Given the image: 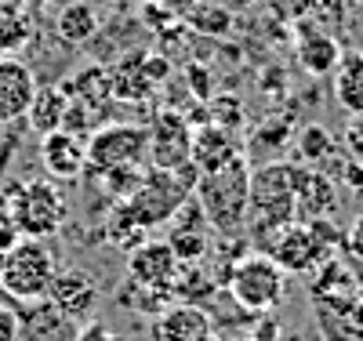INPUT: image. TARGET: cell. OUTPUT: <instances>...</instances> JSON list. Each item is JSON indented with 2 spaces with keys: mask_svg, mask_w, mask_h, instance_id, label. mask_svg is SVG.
I'll use <instances>...</instances> for the list:
<instances>
[{
  "mask_svg": "<svg viewBox=\"0 0 363 341\" xmlns=\"http://www.w3.org/2000/svg\"><path fill=\"white\" fill-rule=\"evenodd\" d=\"M18 240H22V233H18V225H15V218H11V211L0 207V251L8 255Z\"/></svg>",
  "mask_w": 363,
  "mask_h": 341,
  "instance_id": "83f0119b",
  "label": "cell"
},
{
  "mask_svg": "<svg viewBox=\"0 0 363 341\" xmlns=\"http://www.w3.org/2000/svg\"><path fill=\"white\" fill-rule=\"evenodd\" d=\"M4 207L11 211L18 233L29 236V240H48V236H55L58 229H62L66 214H69L66 193L58 189L51 178H33V181L11 185Z\"/></svg>",
  "mask_w": 363,
  "mask_h": 341,
  "instance_id": "5b68a950",
  "label": "cell"
},
{
  "mask_svg": "<svg viewBox=\"0 0 363 341\" xmlns=\"http://www.w3.org/2000/svg\"><path fill=\"white\" fill-rule=\"evenodd\" d=\"M345 247L356 255V258H363V218H356L352 222V229L345 233Z\"/></svg>",
  "mask_w": 363,
  "mask_h": 341,
  "instance_id": "f546056e",
  "label": "cell"
},
{
  "mask_svg": "<svg viewBox=\"0 0 363 341\" xmlns=\"http://www.w3.org/2000/svg\"><path fill=\"white\" fill-rule=\"evenodd\" d=\"M55 255L44 240H29L22 236L8 258H4V272H0V291L15 301H40L55 280Z\"/></svg>",
  "mask_w": 363,
  "mask_h": 341,
  "instance_id": "8992f818",
  "label": "cell"
},
{
  "mask_svg": "<svg viewBox=\"0 0 363 341\" xmlns=\"http://www.w3.org/2000/svg\"><path fill=\"white\" fill-rule=\"evenodd\" d=\"M145 131H149V167L178 171L189 164L193 128L178 109H160L153 116V128H145Z\"/></svg>",
  "mask_w": 363,
  "mask_h": 341,
  "instance_id": "30bf717a",
  "label": "cell"
},
{
  "mask_svg": "<svg viewBox=\"0 0 363 341\" xmlns=\"http://www.w3.org/2000/svg\"><path fill=\"white\" fill-rule=\"evenodd\" d=\"M37 95V77L22 58H0V123H18Z\"/></svg>",
  "mask_w": 363,
  "mask_h": 341,
  "instance_id": "9a60e30c",
  "label": "cell"
},
{
  "mask_svg": "<svg viewBox=\"0 0 363 341\" xmlns=\"http://www.w3.org/2000/svg\"><path fill=\"white\" fill-rule=\"evenodd\" d=\"M4 258H8V255H4V251H0V272H4Z\"/></svg>",
  "mask_w": 363,
  "mask_h": 341,
  "instance_id": "836d02e7",
  "label": "cell"
},
{
  "mask_svg": "<svg viewBox=\"0 0 363 341\" xmlns=\"http://www.w3.org/2000/svg\"><path fill=\"white\" fill-rule=\"evenodd\" d=\"M145 240V229L131 218V214H128V207L124 203H116L113 207V214H109V243H116L120 247V251H135V247Z\"/></svg>",
  "mask_w": 363,
  "mask_h": 341,
  "instance_id": "cb8c5ba5",
  "label": "cell"
},
{
  "mask_svg": "<svg viewBox=\"0 0 363 341\" xmlns=\"http://www.w3.org/2000/svg\"><path fill=\"white\" fill-rule=\"evenodd\" d=\"M229 294L247 313H272L287 294V272L265 251H247L229 269Z\"/></svg>",
  "mask_w": 363,
  "mask_h": 341,
  "instance_id": "52a82bcc",
  "label": "cell"
},
{
  "mask_svg": "<svg viewBox=\"0 0 363 341\" xmlns=\"http://www.w3.org/2000/svg\"><path fill=\"white\" fill-rule=\"evenodd\" d=\"M349 142H352V149H356V152H363V116H356L352 131H349Z\"/></svg>",
  "mask_w": 363,
  "mask_h": 341,
  "instance_id": "4dcf8cb0",
  "label": "cell"
},
{
  "mask_svg": "<svg viewBox=\"0 0 363 341\" xmlns=\"http://www.w3.org/2000/svg\"><path fill=\"white\" fill-rule=\"evenodd\" d=\"M40 160L51 181H73L87 171V138L73 131H51L40 138Z\"/></svg>",
  "mask_w": 363,
  "mask_h": 341,
  "instance_id": "5bb4252c",
  "label": "cell"
},
{
  "mask_svg": "<svg viewBox=\"0 0 363 341\" xmlns=\"http://www.w3.org/2000/svg\"><path fill=\"white\" fill-rule=\"evenodd\" d=\"M44 298H48L66 320L84 323V320L95 316V308H99V301H102V291H99V284L91 280L84 269H58Z\"/></svg>",
  "mask_w": 363,
  "mask_h": 341,
  "instance_id": "8fae6325",
  "label": "cell"
},
{
  "mask_svg": "<svg viewBox=\"0 0 363 341\" xmlns=\"http://www.w3.org/2000/svg\"><path fill=\"white\" fill-rule=\"evenodd\" d=\"M26 308L18 313V341H77L73 320H66L58 308L40 298V301H22Z\"/></svg>",
  "mask_w": 363,
  "mask_h": 341,
  "instance_id": "2e32d148",
  "label": "cell"
},
{
  "mask_svg": "<svg viewBox=\"0 0 363 341\" xmlns=\"http://www.w3.org/2000/svg\"><path fill=\"white\" fill-rule=\"evenodd\" d=\"M26 0H0V11H18Z\"/></svg>",
  "mask_w": 363,
  "mask_h": 341,
  "instance_id": "1f68e13d",
  "label": "cell"
},
{
  "mask_svg": "<svg viewBox=\"0 0 363 341\" xmlns=\"http://www.w3.org/2000/svg\"><path fill=\"white\" fill-rule=\"evenodd\" d=\"M247 196H251V164L244 152L222 171L200 174L193 185V200L200 203L207 225L222 236H240L247 218Z\"/></svg>",
  "mask_w": 363,
  "mask_h": 341,
  "instance_id": "6da1fadb",
  "label": "cell"
},
{
  "mask_svg": "<svg viewBox=\"0 0 363 341\" xmlns=\"http://www.w3.org/2000/svg\"><path fill=\"white\" fill-rule=\"evenodd\" d=\"M196 167L186 164L178 171H164V167H149L142 171L138 185L131 189L128 200H120L128 207V214L142 225V229H157V225H167L171 214L193 196V185H196Z\"/></svg>",
  "mask_w": 363,
  "mask_h": 341,
  "instance_id": "3957f363",
  "label": "cell"
},
{
  "mask_svg": "<svg viewBox=\"0 0 363 341\" xmlns=\"http://www.w3.org/2000/svg\"><path fill=\"white\" fill-rule=\"evenodd\" d=\"M291 222H298V214H294L291 164H262V167H251V196H247L244 229L258 240V251L265 247L269 236H277Z\"/></svg>",
  "mask_w": 363,
  "mask_h": 341,
  "instance_id": "7a4b0ae2",
  "label": "cell"
},
{
  "mask_svg": "<svg viewBox=\"0 0 363 341\" xmlns=\"http://www.w3.org/2000/svg\"><path fill=\"white\" fill-rule=\"evenodd\" d=\"M335 99L345 113L363 116V51H345L335 69Z\"/></svg>",
  "mask_w": 363,
  "mask_h": 341,
  "instance_id": "44dd1931",
  "label": "cell"
},
{
  "mask_svg": "<svg viewBox=\"0 0 363 341\" xmlns=\"http://www.w3.org/2000/svg\"><path fill=\"white\" fill-rule=\"evenodd\" d=\"M77 341H124V337H120L109 323H102V320L91 316V320H84V323L77 327Z\"/></svg>",
  "mask_w": 363,
  "mask_h": 341,
  "instance_id": "4316f807",
  "label": "cell"
},
{
  "mask_svg": "<svg viewBox=\"0 0 363 341\" xmlns=\"http://www.w3.org/2000/svg\"><path fill=\"white\" fill-rule=\"evenodd\" d=\"M349 4H363V0H349Z\"/></svg>",
  "mask_w": 363,
  "mask_h": 341,
  "instance_id": "e575fe53",
  "label": "cell"
},
{
  "mask_svg": "<svg viewBox=\"0 0 363 341\" xmlns=\"http://www.w3.org/2000/svg\"><path fill=\"white\" fill-rule=\"evenodd\" d=\"M149 164V131L142 123H106L87 138V171L102 174L120 167H142Z\"/></svg>",
  "mask_w": 363,
  "mask_h": 341,
  "instance_id": "ba28073f",
  "label": "cell"
},
{
  "mask_svg": "<svg viewBox=\"0 0 363 341\" xmlns=\"http://www.w3.org/2000/svg\"><path fill=\"white\" fill-rule=\"evenodd\" d=\"M99 29V15L91 4H66L62 11H58V22H55V33L62 37L66 44H84L91 33Z\"/></svg>",
  "mask_w": 363,
  "mask_h": 341,
  "instance_id": "603a6c76",
  "label": "cell"
},
{
  "mask_svg": "<svg viewBox=\"0 0 363 341\" xmlns=\"http://www.w3.org/2000/svg\"><path fill=\"white\" fill-rule=\"evenodd\" d=\"M29 40V22L18 11H0V58H11Z\"/></svg>",
  "mask_w": 363,
  "mask_h": 341,
  "instance_id": "d4e9b609",
  "label": "cell"
},
{
  "mask_svg": "<svg viewBox=\"0 0 363 341\" xmlns=\"http://www.w3.org/2000/svg\"><path fill=\"white\" fill-rule=\"evenodd\" d=\"M330 149H335V142H330L327 128H320V123H309V128L298 135V152H301V160H306V164L327 160Z\"/></svg>",
  "mask_w": 363,
  "mask_h": 341,
  "instance_id": "484cf974",
  "label": "cell"
},
{
  "mask_svg": "<svg viewBox=\"0 0 363 341\" xmlns=\"http://www.w3.org/2000/svg\"><path fill=\"white\" fill-rule=\"evenodd\" d=\"M178 269H182V262L171 251L167 240H142L135 251H128V276L145 294H171Z\"/></svg>",
  "mask_w": 363,
  "mask_h": 341,
  "instance_id": "9c48e42d",
  "label": "cell"
},
{
  "mask_svg": "<svg viewBox=\"0 0 363 341\" xmlns=\"http://www.w3.org/2000/svg\"><path fill=\"white\" fill-rule=\"evenodd\" d=\"M345 243L342 233H330L327 218L320 222H291L277 236H269L262 251L277 262L284 272H313Z\"/></svg>",
  "mask_w": 363,
  "mask_h": 341,
  "instance_id": "277c9868",
  "label": "cell"
},
{
  "mask_svg": "<svg viewBox=\"0 0 363 341\" xmlns=\"http://www.w3.org/2000/svg\"><path fill=\"white\" fill-rule=\"evenodd\" d=\"M240 157V145L233 142L229 128L222 123H203V128H193V142H189V164L196 167V174H211L222 171L225 164H233Z\"/></svg>",
  "mask_w": 363,
  "mask_h": 341,
  "instance_id": "ac0fdd59",
  "label": "cell"
},
{
  "mask_svg": "<svg viewBox=\"0 0 363 341\" xmlns=\"http://www.w3.org/2000/svg\"><path fill=\"white\" fill-rule=\"evenodd\" d=\"M167 225H171L167 243H171V251L178 255L182 265H196V262L207 258V247H211V233H207V229H211V225H207L203 211H200V203H196L193 196L171 214Z\"/></svg>",
  "mask_w": 363,
  "mask_h": 341,
  "instance_id": "7c38bea8",
  "label": "cell"
},
{
  "mask_svg": "<svg viewBox=\"0 0 363 341\" xmlns=\"http://www.w3.org/2000/svg\"><path fill=\"white\" fill-rule=\"evenodd\" d=\"M291 185H294V214L298 222H320L330 218L338 211V196L335 185L323 171H309V167H294L291 164Z\"/></svg>",
  "mask_w": 363,
  "mask_h": 341,
  "instance_id": "4fadbf2b",
  "label": "cell"
},
{
  "mask_svg": "<svg viewBox=\"0 0 363 341\" xmlns=\"http://www.w3.org/2000/svg\"><path fill=\"white\" fill-rule=\"evenodd\" d=\"M222 341H255L251 334H233V337H222Z\"/></svg>",
  "mask_w": 363,
  "mask_h": 341,
  "instance_id": "d6a6232c",
  "label": "cell"
},
{
  "mask_svg": "<svg viewBox=\"0 0 363 341\" xmlns=\"http://www.w3.org/2000/svg\"><path fill=\"white\" fill-rule=\"evenodd\" d=\"M62 91H66L69 102H84V106L95 109L99 102H106L113 95V80H109V73L102 66H84Z\"/></svg>",
  "mask_w": 363,
  "mask_h": 341,
  "instance_id": "7402d4cb",
  "label": "cell"
},
{
  "mask_svg": "<svg viewBox=\"0 0 363 341\" xmlns=\"http://www.w3.org/2000/svg\"><path fill=\"white\" fill-rule=\"evenodd\" d=\"M211 334L215 330H211L207 308L178 301V305H167L153 320V337L149 341H207Z\"/></svg>",
  "mask_w": 363,
  "mask_h": 341,
  "instance_id": "d6986e66",
  "label": "cell"
},
{
  "mask_svg": "<svg viewBox=\"0 0 363 341\" xmlns=\"http://www.w3.org/2000/svg\"><path fill=\"white\" fill-rule=\"evenodd\" d=\"M66 109H69V99H66L62 87H37L33 102H29V113H26V123L44 138L51 131H62Z\"/></svg>",
  "mask_w": 363,
  "mask_h": 341,
  "instance_id": "ffe728a7",
  "label": "cell"
},
{
  "mask_svg": "<svg viewBox=\"0 0 363 341\" xmlns=\"http://www.w3.org/2000/svg\"><path fill=\"white\" fill-rule=\"evenodd\" d=\"M0 341H18V308L0 301Z\"/></svg>",
  "mask_w": 363,
  "mask_h": 341,
  "instance_id": "f1b7e54d",
  "label": "cell"
},
{
  "mask_svg": "<svg viewBox=\"0 0 363 341\" xmlns=\"http://www.w3.org/2000/svg\"><path fill=\"white\" fill-rule=\"evenodd\" d=\"M342 55L345 51H342L335 33H327V29H320L306 18L298 22V62L309 77H330L338 69Z\"/></svg>",
  "mask_w": 363,
  "mask_h": 341,
  "instance_id": "e0dca14e",
  "label": "cell"
}]
</instances>
